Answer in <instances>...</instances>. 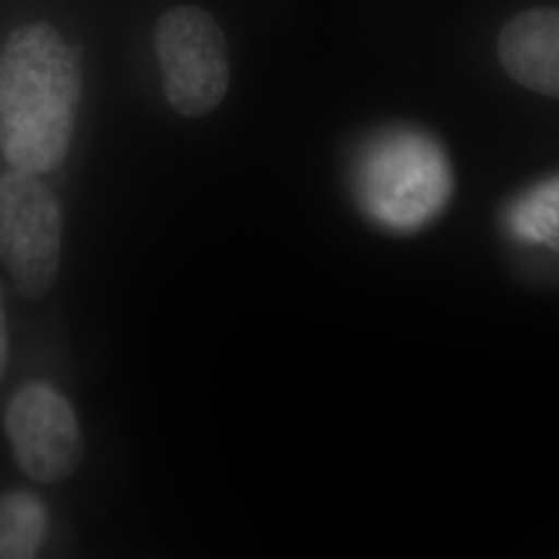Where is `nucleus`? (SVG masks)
I'll return each mask as SVG.
<instances>
[{"label":"nucleus","instance_id":"nucleus-6","mask_svg":"<svg viewBox=\"0 0 559 559\" xmlns=\"http://www.w3.org/2000/svg\"><path fill=\"white\" fill-rule=\"evenodd\" d=\"M498 57L522 87L559 100V9H531L508 21Z\"/></svg>","mask_w":559,"mask_h":559},{"label":"nucleus","instance_id":"nucleus-5","mask_svg":"<svg viewBox=\"0 0 559 559\" xmlns=\"http://www.w3.org/2000/svg\"><path fill=\"white\" fill-rule=\"evenodd\" d=\"M4 431L21 471L36 483L55 485L80 468L85 443L69 400L48 383H25L4 411Z\"/></svg>","mask_w":559,"mask_h":559},{"label":"nucleus","instance_id":"nucleus-8","mask_svg":"<svg viewBox=\"0 0 559 559\" xmlns=\"http://www.w3.org/2000/svg\"><path fill=\"white\" fill-rule=\"evenodd\" d=\"M516 239L559 251V177L524 193L508 214Z\"/></svg>","mask_w":559,"mask_h":559},{"label":"nucleus","instance_id":"nucleus-3","mask_svg":"<svg viewBox=\"0 0 559 559\" xmlns=\"http://www.w3.org/2000/svg\"><path fill=\"white\" fill-rule=\"evenodd\" d=\"M156 55L168 104L189 119L212 112L226 96L230 59L224 32L200 7L179 4L156 23Z\"/></svg>","mask_w":559,"mask_h":559},{"label":"nucleus","instance_id":"nucleus-1","mask_svg":"<svg viewBox=\"0 0 559 559\" xmlns=\"http://www.w3.org/2000/svg\"><path fill=\"white\" fill-rule=\"evenodd\" d=\"M80 46L27 23L0 55V150L13 168L46 175L67 158L83 90Z\"/></svg>","mask_w":559,"mask_h":559},{"label":"nucleus","instance_id":"nucleus-4","mask_svg":"<svg viewBox=\"0 0 559 559\" xmlns=\"http://www.w3.org/2000/svg\"><path fill=\"white\" fill-rule=\"evenodd\" d=\"M450 175L440 150L419 135L380 143L362 173V201L376 221L394 230H417L448 200Z\"/></svg>","mask_w":559,"mask_h":559},{"label":"nucleus","instance_id":"nucleus-7","mask_svg":"<svg viewBox=\"0 0 559 559\" xmlns=\"http://www.w3.org/2000/svg\"><path fill=\"white\" fill-rule=\"evenodd\" d=\"M48 508L32 491L0 496V559H32L48 535Z\"/></svg>","mask_w":559,"mask_h":559},{"label":"nucleus","instance_id":"nucleus-2","mask_svg":"<svg viewBox=\"0 0 559 559\" xmlns=\"http://www.w3.org/2000/svg\"><path fill=\"white\" fill-rule=\"evenodd\" d=\"M62 210L40 175L9 170L0 177V260L21 297L40 300L59 276Z\"/></svg>","mask_w":559,"mask_h":559},{"label":"nucleus","instance_id":"nucleus-9","mask_svg":"<svg viewBox=\"0 0 559 559\" xmlns=\"http://www.w3.org/2000/svg\"><path fill=\"white\" fill-rule=\"evenodd\" d=\"M9 367V323H7V309H4V297L0 288V381L7 373Z\"/></svg>","mask_w":559,"mask_h":559}]
</instances>
